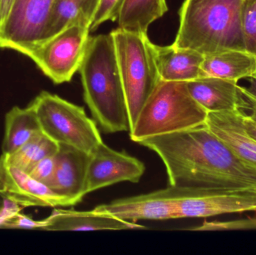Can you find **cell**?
Segmentation results:
<instances>
[{
  "instance_id": "obj_1",
  "label": "cell",
  "mask_w": 256,
  "mask_h": 255,
  "mask_svg": "<svg viewBox=\"0 0 256 255\" xmlns=\"http://www.w3.org/2000/svg\"><path fill=\"white\" fill-rule=\"evenodd\" d=\"M137 143L159 156L166 169L168 186L213 193L256 190V169L206 124Z\"/></svg>"
},
{
  "instance_id": "obj_2",
  "label": "cell",
  "mask_w": 256,
  "mask_h": 255,
  "mask_svg": "<svg viewBox=\"0 0 256 255\" xmlns=\"http://www.w3.org/2000/svg\"><path fill=\"white\" fill-rule=\"evenodd\" d=\"M84 100L106 133L130 131L124 87L112 34L90 37L79 69Z\"/></svg>"
},
{
  "instance_id": "obj_3",
  "label": "cell",
  "mask_w": 256,
  "mask_h": 255,
  "mask_svg": "<svg viewBox=\"0 0 256 255\" xmlns=\"http://www.w3.org/2000/svg\"><path fill=\"white\" fill-rule=\"evenodd\" d=\"M244 0H185L179 10L178 31L172 43L203 55L245 50L242 25Z\"/></svg>"
},
{
  "instance_id": "obj_4",
  "label": "cell",
  "mask_w": 256,
  "mask_h": 255,
  "mask_svg": "<svg viewBox=\"0 0 256 255\" xmlns=\"http://www.w3.org/2000/svg\"><path fill=\"white\" fill-rule=\"evenodd\" d=\"M208 112L191 95L186 82L161 80L130 130L132 142L206 124Z\"/></svg>"
},
{
  "instance_id": "obj_5",
  "label": "cell",
  "mask_w": 256,
  "mask_h": 255,
  "mask_svg": "<svg viewBox=\"0 0 256 255\" xmlns=\"http://www.w3.org/2000/svg\"><path fill=\"white\" fill-rule=\"evenodd\" d=\"M111 34L124 87L130 130L140 111L160 82V76L153 43L147 34L126 31L120 27Z\"/></svg>"
},
{
  "instance_id": "obj_6",
  "label": "cell",
  "mask_w": 256,
  "mask_h": 255,
  "mask_svg": "<svg viewBox=\"0 0 256 255\" xmlns=\"http://www.w3.org/2000/svg\"><path fill=\"white\" fill-rule=\"evenodd\" d=\"M28 106L36 112L42 131L60 145L91 154L103 142L96 121L82 106L48 91H42Z\"/></svg>"
},
{
  "instance_id": "obj_7",
  "label": "cell",
  "mask_w": 256,
  "mask_h": 255,
  "mask_svg": "<svg viewBox=\"0 0 256 255\" xmlns=\"http://www.w3.org/2000/svg\"><path fill=\"white\" fill-rule=\"evenodd\" d=\"M90 31V27L82 22L70 24L36 45L26 56L31 58L54 83L70 82L85 56Z\"/></svg>"
},
{
  "instance_id": "obj_8",
  "label": "cell",
  "mask_w": 256,
  "mask_h": 255,
  "mask_svg": "<svg viewBox=\"0 0 256 255\" xmlns=\"http://www.w3.org/2000/svg\"><path fill=\"white\" fill-rule=\"evenodd\" d=\"M56 0H14L0 28V48L24 55L43 40Z\"/></svg>"
},
{
  "instance_id": "obj_9",
  "label": "cell",
  "mask_w": 256,
  "mask_h": 255,
  "mask_svg": "<svg viewBox=\"0 0 256 255\" xmlns=\"http://www.w3.org/2000/svg\"><path fill=\"white\" fill-rule=\"evenodd\" d=\"M174 188L178 219L256 212V190L213 193L188 187Z\"/></svg>"
},
{
  "instance_id": "obj_10",
  "label": "cell",
  "mask_w": 256,
  "mask_h": 255,
  "mask_svg": "<svg viewBox=\"0 0 256 255\" xmlns=\"http://www.w3.org/2000/svg\"><path fill=\"white\" fill-rule=\"evenodd\" d=\"M146 171L142 162L102 142L90 154L87 172L86 195L118 183L136 184Z\"/></svg>"
},
{
  "instance_id": "obj_11",
  "label": "cell",
  "mask_w": 256,
  "mask_h": 255,
  "mask_svg": "<svg viewBox=\"0 0 256 255\" xmlns=\"http://www.w3.org/2000/svg\"><path fill=\"white\" fill-rule=\"evenodd\" d=\"M0 193L4 199L24 208L72 206L68 199L10 164L3 154L0 156Z\"/></svg>"
},
{
  "instance_id": "obj_12",
  "label": "cell",
  "mask_w": 256,
  "mask_h": 255,
  "mask_svg": "<svg viewBox=\"0 0 256 255\" xmlns=\"http://www.w3.org/2000/svg\"><path fill=\"white\" fill-rule=\"evenodd\" d=\"M94 210L130 222L178 219L174 188L172 186L147 194L116 199Z\"/></svg>"
},
{
  "instance_id": "obj_13",
  "label": "cell",
  "mask_w": 256,
  "mask_h": 255,
  "mask_svg": "<svg viewBox=\"0 0 256 255\" xmlns=\"http://www.w3.org/2000/svg\"><path fill=\"white\" fill-rule=\"evenodd\" d=\"M56 169L50 188L66 198L72 206L86 196L87 172L90 154L66 145H60L56 155Z\"/></svg>"
},
{
  "instance_id": "obj_14",
  "label": "cell",
  "mask_w": 256,
  "mask_h": 255,
  "mask_svg": "<svg viewBox=\"0 0 256 255\" xmlns=\"http://www.w3.org/2000/svg\"><path fill=\"white\" fill-rule=\"evenodd\" d=\"M42 231L84 232V231H120L146 229V226L134 222L122 220L114 216L93 210L76 211L74 210L55 209L48 218Z\"/></svg>"
},
{
  "instance_id": "obj_15",
  "label": "cell",
  "mask_w": 256,
  "mask_h": 255,
  "mask_svg": "<svg viewBox=\"0 0 256 255\" xmlns=\"http://www.w3.org/2000/svg\"><path fill=\"white\" fill-rule=\"evenodd\" d=\"M153 49L161 80L190 82L206 77L202 68L204 55L201 52L173 44L162 46L153 43Z\"/></svg>"
},
{
  "instance_id": "obj_16",
  "label": "cell",
  "mask_w": 256,
  "mask_h": 255,
  "mask_svg": "<svg viewBox=\"0 0 256 255\" xmlns=\"http://www.w3.org/2000/svg\"><path fill=\"white\" fill-rule=\"evenodd\" d=\"M194 100L208 112L242 111L238 85L236 81L206 76L186 82Z\"/></svg>"
},
{
  "instance_id": "obj_17",
  "label": "cell",
  "mask_w": 256,
  "mask_h": 255,
  "mask_svg": "<svg viewBox=\"0 0 256 255\" xmlns=\"http://www.w3.org/2000/svg\"><path fill=\"white\" fill-rule=\"evenodd\" d=\"M243 112H209L206 125L242 160L256 169V141L245 130Z\"/></svg>"
},
{
  "instance_id": "obj_18",
  "label": "cell",
  "mask_w": 256,
  "mask_h": 255,
  "mask_svg": "<svg viewBox=\"0 0 256 255\" xmlns=\"http://www.w3.org/2000/svg\"><path fill=\"white\" fill-rule=\"evenodd\" d=\"M202 68L206 76L238 82L256 76V56L246 50L228 49L204 55Z\"/></svg>"
},
{
  "instance_id": "obj_19",
  "label": "cell",
  "mask_w": 256,
  "mask_h": 255,
  "mask_svg": "<svg viewBox=\"0 0 256 255\" xmlns=\"http://www.w3.org/2000/svg\"><path fill=\"white\" fill-rule=\"evenodd\" d=\"M100 1L56 0L51 11L42 42L54 37L74 22H82L90 28Z\"/></svg>"
},
{
  "instance_id": "obj_20",
  "label": "cell",
  "mask_w": 256,
  "mask_h": 255,
  "mask_svg": "<svg viewBox=\"0 0 256 255\" xmlns=\"http://www.w3.org/2000/svg\"><path fill=\"white\" fill-rule=\"evenodd\" d=\"M42 131L37 115L30 106H14L4 117V131L2 152L10 155Z\"/></svg>"
},
{
  "instance_id": "obj_21",
  "label": "cell",
  "mask_w": 256,
  "mask_h": 255,
  "mask_svg": "<svg viewBox=\"0 0 256 255\" xmlns=\"http://www.w3.org/2000/svg\"><path fill=\"white\" fill-rule=\"evenodd\" d=\"M168 10L166 0H124L120 16V28L147 34L149 25Z\"/></svg>"
},
{
  "instance_id": "obj_22",
  "label": "cell",
  "mask_w": 256,
  "mask_h": 255,
  "mask_svg": "<svg viewBox=\"0 0 256 255\" xmlns=\"http://www.w3.org/2000/svg\"><path fill=\"white\" fill-rule=\"evenodd\" d=\"M60 150V144L39 132L10 155H6L10 164L28 172L38 162L46 157L55 156Z\"/></svg>"
},
{
  "instance_id": "obj_23",
  "label": "cell",
  "mask_w": 256,
  "mask_h": 255,
  "mask_svg": "<svg viewBox=\"0 0 256 255\" xmlns=\"http://www.w3.org/2000/svg\"><path fill=\"white\" fill-rule=\"evenodd\" d=\"M242 25L245 50L256 56V0L244 1Z\"/></svg>"
},
{
  "instance_id": "obj_24",
  "label": "cell",
  "mask_w": 256,
  "mask_h": 255,
  "mask_svg": "<svg viewBox=\"0 0 256 255\" xmlns=\"http://www.w3.org/2000/svg\"><path fill=\"white\" fill-rule=\"evenodd\" d=\"M124 0H100L94 19L90 25V31H94L106 21L118 20Z\"/></svg>"
},
{
  "instance_id": "obj_25",
  "label": "cell",
  "mask_w": 256,
  "mask_h": 255,
  "mask_svg": "<svg viewBox=\"0 0 256 255\" xmlns=\"http://www.w3.org/2000/svg\"><path fill=\"white\" fill-rule=\"evenodd\" d=\"M256 229V218L231 222L204 221L202 226L190 229L191 231L249 230Z\"/></svg>"
},
{
  "instance_id": "obj_26",
  "label": "cell",
  "mask_w": 256,
  "mask_h": 255,
  "mask_svg": "<svg viewBox=\"0 0 256 255\" xmlns=\"http://www.w3.org/2000/svg\"><path fill=\"white\" fill-rule=\"evenodd\" d=\"M56 155L46 157L38 162L28 172L30 176L36 181L50 187L54 180L56 169Z\"/></svg>"
},
{
  "instance_id": "obj_27",
  "label": "cell",
  "mask_w": 256,
  "mask_h": 255,
  "mask_svg": "<svg viewBox=\"0 0 256 255\" xmlns=\"http://www.w3.org/2000/svg\"><path fill=\"white\" fill-rule=\"evenodd\" d=\"M45 226L44 220H34L20 212L10 217L3 226L2 229H38L42 230Z\"/></svg>"
},
{
  "instance_id": "obj_28",
  "label": "cell",
  "mask_w": 256,
  "mask_h": 255,
  "mask_svg": "<svg viewBox=\"0 0 256 255\" xmlns=\"http://www.w3.org/2000/svg\"><path fill=\"white\" fill-rule=\"evenodd\" d=\"M238 91L242 100V112H250V113H248V115L256 121V94L251 92L248 88L239 85Z\"/></svg>"
},
{
  "instance_id": "obj_29",
  "label": "cell",
  "mask_w": 256,
  "mask_h": 255,
  "mask_svg": "<svg viewBox=\"0 0 256 255\" xmlns=\"http://www.w3.org/2000/svg\"><path fill=\"white\" fill-rule=\"evenodd\" d=\"M19 205L10 201L6 200L4 206L0 208V229H2L4 223L18 213L20 212Z\"/></svg>"
},
{
  "instance_id": "obj_30",
  "label": "cell",
  "mask_w": 256,
  "mask_h": 255,
  "mask_svg": "<svg viewBox=\"0 0 256 255\" xmlns=\"http://www.w3.org/2000/svg\"><path fill=\"white\" fill-rule=\"evenodd\" d=\"M243 124L245 130L252 139L256 141V121L252 120L246 112H243Z\"/></svg>"
},
{
  "instance_id": "obj_31",
  "label": "cell",
  "mask_w": 256,
  "mask_h": 255,
  "mask_svg": "<svg viewBox=\"0 0 256 255\" xmlns=\"http://www.w3.org/2000/svg\"><path fill=\"white\" fill-rule=\"evenodd\" d=\"M14 0H0V28L4 23Z\"/></svg>"
},
{
  "instance_id": "obj_32",
  "label": "cell",
  "mask_w": 256,
  "mask_h": 255,
  "mask_svg": "<svg viewBox=\"0 0 256 255\" xmlns=\"http://www.w3.org/2000/svg\"><path fill=\"white\" fill-rule=\"evenodd\" d=\"M251 81H252V86L250 88H248L251 92L256 94V76L254 78H251Z\"/></svg>"
},
{
  "instance_id": "obj_33",
  "label": "cell",
  "mask_w": 256,
  "mask_h": 255,
  "mask_svg": "<svg viewBox=\"0 0 256 255\" xmlns=\"http://www.w3.org/2000/svg\"><path fill=\"white\" fill-rule=\"evenodd\" d=\"M6 199L3 197L2 195L0 193V208L4 206V203H6Z\"/></svg>"
}]
</instances>
